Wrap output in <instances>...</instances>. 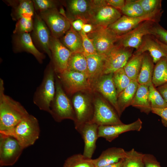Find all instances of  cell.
<instances>
[{"label": "cell", "instance_id": "28", "mask_svg": "<svg viewBox=\"0 0 167 167\" xmlns=\"http://www.w3.org/2000/svg\"><path fill=\"white\" fill-rule=\"evenodd\" d=\"M139 84L137 81H132L128 86L118 95L117 103L120 117L126 108L131 105Z\"/></svg>", "mask_w": 167, "mask_h": 167}, {"label": "cell", "instance_id": "35", "mask_svg": "<svg viewBox=\"0 0 167 167\" xmlns=\"http://www.w3.org/2000/svg\"><path fill=\"white\" fill-rule=\"evenodd\" d=\"M121 11L124 15L131 17H140L146 14L138 0H126Z\"/></svg>", "mask_w": 167, "mask_h": 167}, {"label": "cell", "instance_id": "22", "mask_svg": "<svg viewBox=\"0 0 167 167\" xmlns=\"http://www.w3.org/2000/svg\"><path fill=\"white\" fill-rule=\"evenodd\" d=\"M92 5V0H70L67 2L68 11L72 20L76 19L83 20L85 23Z\"/></svg>", "mask_w": 167, "mask_h": 167}, {"label": "cell", "instance_id": "45", "mask_svg": "<svg viewBox=\"0 0 167 167\" xmlns=\"http://www.w3.org/2000/svg\"><path fill=\"white\" fill-rule=\"evenodd\" d=\"M105 1L108 5L120 11L124 6L126 2L124 0H105Z\"/></svg>", "mask_w": 167, "mask_h": 167}, {"label": "cell", "instance_id": "42", "mask_svg": "<svg viewBox=\"0 0 167 167\" xmlns=\"http://www.w3.org/2000/svg\"><path fill=\"white\" fill-rule=\"evenodd\" d=\"M159 41L167 45V30L159 25L155 24L151 32V34Z\"/></svg>", "mask_w": 167, "mask_h": 167}, {"label": "cell", "instance_id": "3", "mask_svg": "<svg viewBox=\"0 0 167 167\" xmlns=\"http://www.w3.org/2000/svg\"><path fill=\"white\" fill-rule=\"evenodd\" d=\"M40 133L38 120L30 114L11 129L0 132L15 138L24 149L33 144L38 139Z\"/></svg>", "mask_w": 167, "mask_h": 167}, {"label": "cell", "instance_id": "16", "mask_svg": "<svg viewBox=\"0 0 167 167\" xmlns=\"http://www.w3.org/2000/svg\"><path fill=\"white\" fill-rule=\"evenodd\" d=\"M113 73L104 75L97 79L92 92L100 93L113 107L119 116L117 103L118 94L113 78Z\"/></svg>", "mask_w": 167, "mask_h": 167}, {"label": "cell", "instance_id": "24", "mask_svg": "<svg viewBox=\"0 0 167 167\" xmlns=\"http://www.w3.org/2000/svg\"><path fill=\"white\" fill-rule=\"evenodd\" d=\"M85 56L87 61L88 77L92 90L95 83L102 75L105 57L98 54Z\"/></svg>", "mask_w": 167, "mask_h": 167}, {"label": "cell", "instance_id": "30", "mask_svg": "<svg viewBox=\"0 0 167 167\" xmlns=\"http://www.w3.org/2000/svg\"><path fill=\"white\" fill-rule=\"evenodd\" d=\"M143 54L134 53L123 67L126 73L132 81H137L142 66Z\"/></svg>", "mask_w": 167, "mask_h": 167}, {"label": "cell", "instance_id": "11", "mask_svg": "<svg viewBox=\"0 0 167 167\" xmlns=\"http://www.w3.org/2000/svg\"><path fill=\"white\" fill-rule=\"evenodd\" d=\"M24 148L14 137L0 133V165L12 166L18 161Z\"/></svg>", "mask_w": 167, "mask_h": 167}, {"label": "cell", "instance_id": "4", "mask_svg": "<svg viewBox=\"0 0 167 167\" xmlns=\"http://www.w3.org/2000/svg\"><path fill=\"white\" fill-rule=\"evenodd\" d=\"M55 93L50 106L49 113L57 122L68 119H75L72 102L64 91L56 74L55 76Z\"/></svg>", "mask_w": 167, "mask_h": 167}, {"label": "cell", "instance_id": "48", "mask_svg": "<svg viewBox=\"0 0 167 167\" xmlns=\"http://www.w3.org/2000/svg\"><path fill=\"white\" fill-rule=\"evenodd\" d=\"M95 26L88 23H84L83 26L82 30L88 34L92 32L94 29Z\"/></svg>", "mask_w": 167, "mask_h": 167}, {"label": "cell", "instance_id": "27", "mask_svg": "<svg viewBox=\"0 0 167 167\" xmlns=\"http://www.w3.org/2000/svg\"><path fill=\"white\" fill-rule=\"evenodd\" d=\"M61 42L72 53H83L82 36L71 26L62 36Z\"/></svg>", "mask_w": 167, "mask_h": 167}, {"label": "cell", "instance_id": "46", "mask_svg": "<svg viewBox=\"0 0 167 167\" xmlns=\"http://www.w3.org/2000/svg\"><path fill=\"white\" fill-rule=\"evenodd\" d=\"M71 26L77 32H79L81 31L84 22L80 19H76L72 20H69Z\"/></svg>", "mask_w": 167, "mask_h": 167}, {"label": "cell", "instance_id": "10", "mask_svg": "<svg viewBox=\"0 0 167 167\" xmlns=\"http://www.w3.org/2000/svg\"><path fill=\"white\" fill-rule=\"evenodd\" d=\"M56 75L67 95H72L80 92H93L88 77L84 73L66 70Z\"/></svg>", "mask_w": 167, "mask_h": 167}, {"label": "cell", "instance_id": "29", "mask_svg": "<svg viewBox=\"0 0 167 167\" xmlns=\"http://www.w3.org/2000/svg\"><path fill=\"white\" fill-rule=\"evenodd\" d=\"M154 68L152 58L147 53H144L141 68L137 79L139 84L148 86L152 83Z\"/></svg>", "mask_w": 167, "mask_h": 167}, {"label": "cell", "instance_id": "38", "mask_svg": "<svg viewBox=\"0 0 167 167\" xmlns=\"http://www.w3.org/2000/svg\"><path fill=\"white\" fill-rule=\"evenodd\" d=\"M145 14L162 13L161 1L160 0H138Z\"/></svg>", "mask_w": 167, "mask_h": 167}, {"label": "cell", "instance_id": "26", "mask_svg": "<svg viewBox=\"0 0 167 167\" xmlns=\"http://www.w3.org/2000/svg\"><path fill=\"white\" fill-rule=\"evenodd\" d=\"M131 105L147 114L152 111L148 85L139 84Z\"/></svg>", "mask_w": 167, "mask_h": 167}, {"label": "cell", "instance_id": "6", "mask_svg": "<svg viewBox=\"0 0 167 167\" xmlns=\"http://www.w3.org/2000/svg\"><path fill=\"white\" fill-rule=\"evenodd\" d=\"M93 97L94 113L91 122L99 126L123 123L118 113L110 104L96 92Z\"/></svg>", "mask_w": 167, "mask_h": 167}, {"label": "cell", "instance_id": "25", "mask_svg": "<svg viewBox=\"0 0 167 167\" xmlns=\"http://www.w3.org/2000/svg\"><path fill=\"white\" fill-rule=\"evenodd\" d=\"M126 151L121 148L112 147L103 151L97 158L92 159L95 167H102L116 163L125 157Z\"/></svg>", "mask_w": 167, "mask_h": 167}, {"label": "cell", "instance_id": "13", "mask_svg": "<svg viewBox=\"0 0 167 167\" xmlns=\"http://www.w3.org/2000/svg\"><path fill=\"white\" fill-rule=\"evenodd\" d=\"M132 54L131 49L116 45L105 57L102 75L113 73L123 68Z\"/></svg>", "mask_w": 167, "mask_h": 167}, {"label": "cell", "instance_id": "39", "mask_svg": "<svg viewBox=\"0 0 167 167\" xmlns=\"http://www.w3.org/2000/svg\"><path fill=\"white\" fill-rule=\"evenodd\" d=\"M33 19L22 18L17 21L13 31L14 34L28 33L32 31L33 29Z\"/></svg>", "mask_w": 167, "mask_h": 167}, {"label": "cell", "instance_id": "12", "mask_svg": "<svg viewBox=\"0 0 167 167\" xmlns=\"http://www.w3.org/2000/svg\"><path fill=\"white\" fill-rule=\"evenodd\" d=\"M161 13H153L136 17L123 15L107 27L115 34L121 36L130 32L144 21H151L157 23Z\"/></svg>", "mask_w": 167, "mask_h": 167}, {"label": "cell", "instance_id": "15", "mask_svg": "<svg viewBox=\"0 0 167 167\" xmlns=\"http://www.w3.org/2000/svg\"><path fill=\"white\" fill-rule=\"evenodd\" d=\"M52 61L56 74L62 73L67 69L69 59L73 53L59 39L52 35L50 42Z\"/></svg>", "mask_w": 167, "mask_h": 167}, {"label": "cell", "instance_id": "31", "mask_svg": "<svg viewBox=\"0 0 167 167\" xmlns=\"http://www.w3.org/2000/svg\"><path fill=\"white\" fill-rule=\"evenodd\" d=\"M152 83L156 88L167 83V58H163L154 66Z\"/></svg>", "mask_w": 167, "mask_h": 167}, {"label": "cell", "instance_id": "50", "mask_svg": "<svg viewBox=\"0 0 167 167\" xmlns=\"http://www.w3.org/2000/svg\"><path fill=\"white\" fill-rule=\"evenodd\" d=\"M155 38V37H154ZM156 41L159 44L164 51L167 54V45L162 43L158 40L155 38Z\"/></svg>", "mask_w": 167, "mask_h": 167}, {"label": "cell", "instance_id": "8", "mask_svg": "<svg viewBox=\"0 0 167 167\" xmlns=\"http://www.w3.org/2000/svg\"><path fill=\"white\" fill-rule=\"evenodd\" d=\"M49 29L51 35L59 39L71 27L63 10L57 8L39 12L38 14Z\"/></svg>", "mask_w": 167, "mask_h": 167}, {"label": "cell", "instance_id": "40", "mask_svg": "<svg viewBox=\"0 0 167 167\" xmlns=\"http://www.w3.org/2000/svg\"><path fill=\"white\" fill-rule=\"evenodd\" d=\"M35 10L41 12L49 9L57 8L56 2L52 0H33Z\"/></svg>", "mask_w": 167, "mask_h": 167}, {"label": "cell", "instance_id": "2", "mask_svg": "<svg viewBox=\"0 0 167 167\" xmlns=\"http://www.w3.org/2000/svg\"><path fill=\"white\" fill-rule=\"evenodd\" d=\"M52 61L45 68L41 84L33 96V103L41 110L49 113L50 104L55 93V76Z\"/></svg>", "mask_w": 167, "mask_h": 167}, {"label": "cell", "instance_id": "49", "mask_svg": "<svg viewBox=\"0 0 167 167\" xmlns=\"http://www.w3.org/2000/svg\"><path fill=\"white\" fill-rule=\"evenodd\" d=\"M123 160V159L117 162L107 165L102 167H122Z\"/></svg>", "mask_w": 167, "mask_h": 167}, {"label": "cell", "instance_id": "23", "mask_svg": "<svg viewBox=\"0 0 167 167\" xmlns=\"http://www.w3.org/2000/svg\"><path fill=\"white\" fill-rule=\"evenodd\" d=\"M145 36L139 47L134 53L142 54L148 51L154 63L156 64L163 58H167V54L162 50L154 37Z\"/></svg>", "mask_w": 167, "mask_h": 167}, {"label": "cell", "instance_id": "5", "mask_svg": "<svg viewBox=\"0 0 167 167\" xmlns=\"http://www.w3.org/2000/svg\"><path fill=\"white\" fill-rule=\"evenodd\" d=\"M92 1L87 23L94 26L107 27L122 16L120 11L107 4L105 0Z\"/></svg>", "mask_w": 167, "mask_h": 167}, {"label": "cell", "instance_id": "44", "mask_svg": "<svg viewBox=\"0 0 167 167\" xmlns=\"http://www.w3.org/2000/svg\"><path fill=\"white\" fill-rule=\"evenodd\" d=\"M151 112L160 117L163 125L167 127V106L161 108H152Z\"/></svg>", "mask_w": 167, "mask_h": 167}, {"label": "cell", "instance_id": "37", "mask_svg": "<svg viewBox=\"0 0 167 167\" xmlns=\"http://www.w3.org/2000/svg\"><path fill=\"white\" fill-rule=\"evenodd\" d=\"M149 96L152 108H161L167 106L164 99L152 83L148 86Z\"/></svg>", "mask_w": 167, "mask_h": 167}, {"label": "cell", "instance_id": "34", "mask_svg": "<svg viewBox=\"0 0 167 167\" xmlns=\"http://www.w3.org/2000/svg\"><path fill=\"white\" fill-rule=\"evenodd\" d=\"M63 167H95L92 159L87 158L83 154H77L68 158Z\"/></svg>", "mask_w": 167, "mask_h": 167}, {"label": "cell", "instance_id": "1", "mask_svg": "<svg viewBox=\"0 0 167 167\" xmlns=\"http://www.w3.org/2000/svg\"><path fill=\"white\" fill-rule=\"evenodd\" d=\"M29 114L19 102L4 93V81L0 79V132L9 130Z\"/></svg>", "mask_w": 167, "mask_h": 167}, {"label": "cell", "instance_id": "17", "mask_svg": "<svg viewBox=\"0 0 167 167\" xmlns=\"http://www.w3.org/2000/svg\"><path fill=\"white\" fill-rule=\"evenodd\" d=\"M142 122L139 118L128 124L101 125L98 127V138L102 137L111 142L121 134L130 131H140L142 128Z\"/></svg>", "mask_w": 167, "mask_h": 167}, {"label": "cell", "instance_id": "14", "mask_svg": "<svg viewBox=\"0 0 167 167\" xmlns=\"http://www.w3.org/2000/svg\"><path fill=\"white\" fill-rule=\"evenodd\" d=\"M157 23L151 21H144L130 32L120 36L119 45L126 48L137 50L141 45L144 37L150 35L154 25Z\"/></svg>", "mask_w": 167, "mask_h": 167}, {"label": "cell", "instance_id": "20", "mask_svg": "<svg viewBox=\"0 0 167 167\" xmlns=\"http://www.w3.org/2000/svg\"><path fill=\"white\" fill-rule=\"evenodd\" d=\"M13 39L14 51L16 52H27L33 55L39 63H42L45 56L36 48L29 33L14 34Z\"/></svg>", "mask_w": 167, "mask_h": 167}, {"label": "cell", "instance_id": "9", "mask_svg": "<svg viewBox=\"0 0 167 167\" xmlns=\"http://www.w3.org/2000/svg\"><path fill=\"white\" fill-rule=\"evenodd\" d=\"M91 40L97 54L105 57L116 45L120 36L108 27L95 26L93 31L87 34Z\"/></svg>", "mask_w": 167, "mask_h": 167}, {"label": "cell", "instance_id": "43", "mask_svg": "<svg viewBox=\"0 0 167 167\" xmlns=\"http://www.w3.org/2000/svg\"><path fill=\"white\" fill-rule=\"evenodd\" d=\"M143 161L144 167H162L156 158L151 154H144Z\"/></svg>", "mask_w": 167, "mask_h": 167}, {"label": "cell", "instance_id": "21", "mask_svg": "<svg viewBox=\"0 0 167 167\" xmlns=\"http://www.w3.org/2000/svg\"><path fill=\"white\" fill-rule=\"evenodd\" d=\"M6 2L12 8L11 16L17 21L22 18L33 19L35 12L32 0H7Z\"/></svg>", "mask_w": 167, "mask_h": 167}, {"label": "cell", "instance_id": "19", "mask_svg": "<svg viewBox=\"0 0 167 167\" xmlns=\"http://www.w3.org/2000/svg\"><path fill=\"white\" fill-rule=\"evenodd\" d=\"M99 126L92 122L83 125L77 131L81 135L84 146L83 155L91 159L96 147V142L98 139V130Z\"/></svg>", "mask_w": 167, "mask_h": 167}, {"label": "cell", "instance_id": "18", "mask_svg": "<svg viewBox=\"0 0 167 167\" xmlns=\"http://www.w3.org/2000/svg\"><path fill=\"white\" fill-rule=\"evenodd\" d=\"M33 19L32 37L51 60V54L50 48L51 34L50 31L39 14L35 12Z\"/></svg>", "mask_w": 167, "mask_h": 167}, {"label": "cell", "instance_id": "7", "mask_svg": "<svg viewBox=\"0 0 167 167\" xmlns=\"http://www.w3.org/2000/svg\"><path fill=\"white\" fill-rule=\"evenodd\" d=\"M92 92H80L73 95L72 103L74 110L75 128L77 131L85 123L91 122L94 113L93 100L89 95Z\"/></svg>", "mask_w": 167, "mask_h": 167}, {"label": "cell", "instance_id": "41", "mask_svg": "<svg viewBox=\"0 0 167 167\" xmlns=\"http://www.w3.org/2000/svg\"><path fill=\"white\" fill-rule=\"evenodd\" d=\"M82 38L83 54L85 55L97 54L91 40L82 30L79 32Z\"/></svg>", "mask_w": 167, "mask_h": 167}, {"label": "cell", "instance_id": "33", "mask_svg": "<svg viewBox=\"0 0 167 167\" xmlns=\"http://www.w3.org/2000/svg\"><path fill=\"white\" fill-rule=\"evenodd\" d=\"M144 154L138 152L134 148L126 151L122 167H144Z\"/></svg>", "mask_w": 167, "mask_h": 167}, {"label": "cell", "instance_id": "47", "mask_svg": "<svg viewBox=\"0 0 167 167\" xmlns=\"http://www.w3.org/2000/svg\"><path fill=\"white\" fill-rule=\"evenodd\" d=\"M156 88L164 99L167 103V83Z\"/></svg>", "mask_w": 167, "mask_h": 167}, {"label": "cell", "instance_id": "32", "mask_svg": "<svg viewBox=\"0 0 167 167\" xmlns=\"http://www.w3.org/2000/svg\"><path fill=\"white\" fill-rule=\"evenodd\" d=\"M66 70L82 73L88 77L87 61L83 53L72 54L68 61Z\"/></svg>", "mask_w": 167, "mask_h": 167}, {"label": "cell", "instance_id": "36", "mask_svg": "<svg viewBox=\"0 0 167 167\" xmlns=\"http://www.w3.org/2000/svg\"><path fill=\"white\" fill-rule=\"evenodd\" d=\"M113 78L118 96L132 81L126 73L123 68L114 72L113 73Z\"/></svg>", "mask_w": 167, "mask_h": 167}]
</instances>
